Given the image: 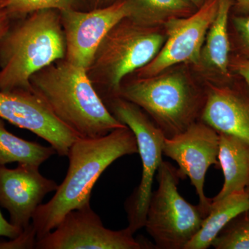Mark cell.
<instances>
[{
  "label": "cell",
  "instance_id": "cell-18",
  "mask_svg": "<svg viewBox=\"0 0 249 249\" xmlns=\"http://www.w3.org/2000/svg\"><path fill=\"white\" fill-rule=\"evenodd\" d=\"M54 154L56 152L52 146H43L11 133L0 118V165L16 162L40 167Z\"/></svg>",
  "mask_w": 249,
  "mask_h": 249
},
{
  "label": "cell",
  "instance_id": "cell-12",
  "mask_svg": "<svg viewBox=\"0 0 249 249\" xmlns=\"http://www.w3.org/2000/svg\"><path fill=\"white\" fill-rule=\"evenodd\" d=\"M0 118L44 139L61 157H67L79 137L54 116L33 90L0 91Z\"/></svg>",
  "mask_w": 249,
  "mask_h": 249
},
{
  "label": "cell",
  "instance_id": "cell-27",
  "mask_svg": "<svg viewBox=\"0 0 249 249\" xmlns=\"http://www.w3.org/2000/svg\"><path fill=\"white\" fill-rule=\"evenodd\" d=\"M241 7L244 9L249 10V0H236Z\"/></svg>",
  "mask_w": 249,
  "mask_h": 249
},
{
  "label": "cell",
  "instance_id": "cell-10",
  "mask_svg": "<svg viewBox=\"0 0 249 249\" xmlns=\"http://www.w3.org/2000/svg\"><path fill=\"white\" fill-rule=\"evenodd\" d=\"M217 9L218 0H206L194 14L173 18L165 23L164 44L151 62L136 71L138 78L156 76L183 62L197 63Z\"/></svg>",
  "mask_w": 249,
  "mask_h": 249
},
{
  "label": "cell",
  "instance_id": "cell-20",
  "mask_svg": "<svg viewBox=\"0 0 249 249\" xmlns=\"http://www.w3.org/2000/svg\"><path fill=\"white\" fill-rule=\"evenodd\" d=\"M87 4V0H4L0 5V10L4 11L13 21L40 10L85 11Z\"/></svg>",
  "mask_w": 249,
  "mask_h": 249
},
{
  "label": "cell",
  "instance_id": "cell-15",
  "mask_svg": "<svg viewBox=\"0 0 249 249\" xmlns=\"http://www.w3.org/2000/svg\"><path fill=\"white\" fill-rule=\"evenodd\" d=\"M218 134V159L224 173V183L212 201L220 200L235 192L245 191L249 186V143L231 134Z\"/></svg>",
  "mask_w": 249,
  "mask_h": 249
},
{
  "label": "cell",
  "instance_id": "cell-21",
  "mask_svg": "<svg viewBox=\"0 0 249 249\" xmlns=\"http://www.w3.org/2000/svg\"><path fill=\"white\" fill-rule=\"evenodd\" d=\"M211 247L215 249H249V209L228 223L213 241Z\"/></svg>",
  "mask_w": 249,
  "mask_h": 249
},
{
  "label": "cell",
  "instance_id": "cell-14",
  "mask_svg": "<svg viewBox=\"0 0 249 249\" xmlns=\"http://www.w3.org/2000/svg\"><path fill=\"white\" fill-rule=\"evenodd\" d=\"M201 121L218 133L249 143V97L229 88L213 87L207 92Z\"/></svg>",
  "mask_w": 249,
  "mask_h": 249
},
{
  "label": "cell",
  "instance_id": "cell-25",
  "mask_svg": "<svg viewBox=\"0 0 249 249\" xmlns=\"http://www.w3.org/2000/svg\"><path fill=\"white\" fill-rule=\"evenodd\" d=\"M12 24V20L4 11L0 10V45L4 36L7 34Z\"/></svg>",
  "mask_w": 249,
  "mask_h": 249
},
{
  "label": "cell",
  "instance_id": "cell-13",
  "mask_svg": "<svg viewBox=\"0 0 249 249\" xmlns=\"http://www.w3.org/2000/svg\"><path fill=\"white\" fill-rule=\"evenodd\" d=\"M58 188L55 181L42 175L39 167L19 163L10 169L0 165V206L7 210L10 222L22 232L30 227L45 196Z\"/></svg>",
  "mask_w": 249,
  "mask_h": 249
},
{
  "label": "cell",
  "instance_id": "cell-26",
  "mask_svg": "<svg viewBox=\"0 0 249 249\" xmlns=\"http://www.w3.org/2000/svg\"><path fill=\"white\" fill-rule=\"evenodd\" d=\"M117 1L119 0H87V3L89 4L90 9H94L106 7Z\"/></svg>",
  "mask_w": 249,
  "mask_h": 249
},
{
  "label": "cell",
  "instance_id": "cell-22",
  "mask_svg": "<svg viewBox=\"0 0 249 249\" xmlns=\"http://www.w3.org/2000/svg\"><path fill=\"white\" fill-rule=\"evenodd\" d=\"M234 23L242 47L247 55H249V16L235 18Z\"/></svg>",
  "mask_w": 249,
  "mask_h": 249
},
{
  "label": "cell",
  "instance_id": "cell-9",
  "mask_svg": "<svg viewBox=\"0 0 249 249\" xmlns=\"http://www.w3.org/2000/svg\"><path fill=\"white\" fill-rule=\"evenodd\" d=\"M219 150V134L202 121H196L173 138H165L163 142V155L178 163L180 178H189L196 188L198 206L205 217L212 203V199L205 195V179L210 166L220 168Z\"/></svg>",
  "mask_w": 249,
  "mask_h": 249
},
{
  "label": "cell",
  "instance_id": "cell-1",
  "mask_svg": "<svg viewBox=\"0 0 249 249\" xmlns=\"http://www.w3.org/2000/svg\"><path fill=\"white\" fill-rule=\"evenodd\" d=\"M137 153V139L127 125L97 138L78 137L67 155L70 165L65 179L33 215L36 241L53 231L67 213L89 203L95 183L113 162Z\"/></svg>",
  "mask_w": 249,
  "mask_h": 249
},
{
  "label": "cell",
  "instance_id": "cell-7",
  "mask_svg": "<svg viewBox=\"0 0 249 249\" xmlns=\"http://www.w3.org/2000/svg\"><path fill=\"white\" fill-rule=\"evenodd\" d=\"M103 101L114 117L133 132L142 159L141 182L125 203L127 228L134 234L145 226L147 209L153 193L154 178L163 161L165 137L147 114L134 103L119 96Z\"/></svg>",
  "mask_w": 249,
  "mask_h": 249
},
{
  "label": "cell",
  "instance_id": "cell-16",
  "mask_svg": "<svg viewBox=\"0 0 249 249\" xmlns=\"http://www.w3.org/2000/svg\"><path fill=\"white\" fill-rule=\"evenodd\" d=\"M249 209V192H235L220 200L212 201L208 215L197 233L184 249H206L219 232L241 213Z\"/></svg>",
  "mask_w": 249,
  "mask_h": 249
},
{
  "label": "cell",
  "instance_id": "cell-28",
  "mask_svg": "<svg viewBox=\"0 0 249 249\" xmlns=\"http://www.w3.org/2000/svg\"><path fill=\"white\" fill-rule=\"evenodd\" d=\"M185 1L192 5H196V6L199 8L201 5L204 4L206 0H185Z\"/></svg>",
  "mask_w": 249,
  "mask_h": 249
},
{
  "label": "cell",
  "instance_id": "cell-29",
  "mask_svg": "<svg viewBox=\"0 0 249 249\" xmlns=\"http://www.w3.org/2000/svg\"><path fill=\"white\" fill-rule=\"evenodd\" d=\"M4 1V0H0V5L2 4L3 1Z\"/></svg>",
  "mask_w": 249,
  "mask_h": 249
},
{
  "label": "cell",
  "instance_id": "cell-11",
  "mask_svg": "<svg viewBox=\"0 0 249 249\" xmlns=\"http://www.w3.org/2000/svg\"><path fill=\"white\" fill-rule=\"evenodd\" d=\"M65 43V60L88 70L98 46L108 32L124 18L130 11L127 0L99 8L60 11Z\"/></svg>",
  "mask_w": 249,
  "mask_h": 249
},
{
  "label": "cell",
  "instance_id": "cell-30",
  "mask_svg": "<svg viewBox=\"0 0 249 249\" xmlns=\"http://www.w3.org/2000/svg\"><path fill=\"white\" fill-rule=\"evenodd\" d=\"M247 190L249 192V186L248 187V188H247Z\"/></svg>",
  "mask_w": 249,
  "mask_h": 249
},
{
  "label": "cell",
  "instance_id": "cell-4",
  "mask_svg": "<svg viewBox=\"0 0 249 249\" xmlns=\"http://www.w3.org/2000/svg\"><path fill=\"white\" fill-rule=\"evenodd\" d=\"M165 36L128 18L116 24L101 41L93 55L88 76L101 96L119 95L126 76L152 61L164 44Z\"/></svg>",
  "mask_w": 249,
  "mask_h": 249
},
{
  "label": "cell",
  "instance_id": "cell-17",
  "mask_svg": "<svg viewBox=\"0 0 249 249\" xmlns=\"http://www.w3.org/2000/svg\"><path fill=\"white\" fill-rule=\"evenodd\" d=\"M231 6V0H218L217 14L210 26L204 49L208 65L223 74L228 73L230 42L228 34V19Z\"/></svg>",
  "mask_w": 249,
  "mask_h": 249
},
{
  "label": "cell",
  "instance_id": "cell-3",
  "mask_svg": "<svg viewBox=\"0 0 249 249\" xmlns=\"http://www.w3.org/2000/svg\"><path fill=\"white\" fill-rule=\"evenodd\" d=\"M16 20L0 45V91H32L33 75L66 55L58 10H40Z\"/></svg>",
  "mask_w": 249,
  "mask_h": 249
},
{
  "label": "cell",
  "instance_id": "cell-24",
  "mask_svg": "<svg viewBox=\"0 0 249 249\" xmlns=\"http://www.w3.org/2000/svg\"><path fill=\"white\" fill-rule=\"evenodd\" d=\"M234 69L249 86V59H239L234 63Z\"/></svg>",
  "mask_w": 249,
  "mask_h": 249
},
{
  "label": "cell",
  "instance_id": "cell-8",
  "mask_svg": "<svg viewBox=\"0 0 249 249\" xmlns=\"http://www.w3.org/2000/svg\"><path fill=\"white\" fill-rule=\"evenodd\" d=\"M128 229L112 231L104 227L90 202L67 213L45 237L36 241L39 249H142V241Z\"/></svg>",
  "mask_w": 249,
  "mask_h": 249
},
{
  "label": "cell",
  "instance_id": "cell-2",
  "mask_svg": "<svg viewBox=\"0 0 249 249\" xmlns=\"http://www.w3.org/2000/svg\"><path fill=\"white\" fill-rule=\"evenodd\" d=\"M30 83L54 116L81 138H97L126 126L109 110L87 70L65 59L37 71Z\"/></svg>",
  "mask_w": 249,
  "mask_h": 249
},
{
  "label": "cell",
  "instance_id": "cell-6",
  "mask_svg": "<svg viewBox=\"0 0 249 249\" xmlns=\"http://www.w3.org/2000/svg\"><path fill=\"white\" fill-rule=\"evenodd\" d=\"M159 186L152 193L145 226L159 249H184L197 233L205 219L199 206H194L180 195L181 179L169 162L160 163L157 173Z\"/></svg>",
  "mask_w": 249,
  "mask_h": 249
},
{
  "label": "cell",
  "instance_id": "cell-23",
  "mask_svg": "<svg viewBox=\"0 0 249 249\" xmlns=\"http://www.w3.org/2000/svg\"><path fill=\"white\" fill-rule=\"evenodd\" d=\"M22 233L19 229L5 219L0 211V237H6L11 240L17 238Z\"/></svg>",
  "mask_w": 249,
  "mask_h": 249
},
{
  "label": "cell",
  "instance_id": "cell-5",
  "mask_svg": "<svg viewBox=\"0 0 249 249\" xmlns=\"http://www.w3.org/2000/svg\"><path fill=\"white\" fill-rule=\"evenodd\" d=\"M118 96L145 111L168 139L184 132L198 117L201 119L207 97L193 91L178 73L139 78L121 85Z\"/></svg>",
  "mask_w": 249,
  "mask_h": 249
},
{
  "label": "cell",
  "instance_id": "cell-19",
  "mask_svg": "<svg viewBox=\"0 0 249 249\" xmlns=\"http://www.w3.org/2000/svg\"><path fill=\"white\" fill-rule=\"evenodd\" d=\"M129 19L144 27H157L170 19L186 17L192 4L185 0H127Z\"/></svg>",
  "mask_w": 249,
  "mask_h": 249
}]
</instances>
